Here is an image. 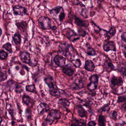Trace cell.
I'll return each mask as SVG.
<instances>
[{"instance_id":"cell-35","label":"cell","mask_w":126,"mask_h":126,"mask_svg":"<svg viewBox=\"0 0 126 126\" xmlns=\"http://www.w3.org/2000/svg\"><path fill=\"white\" fill-rule=\"evenodd\" d=\"M111 119L116 120L118 117V113L115 111H112L109 115Z\"/></svg>"},{"instance_id":"cell-3","label":"cell","mask_w":126,"mask_h":126,"mask_svg":"<svg viewBox=\"0 0 126 126\" xmlns=\"http://www.w3.org/2000/svg\"><path fill=\"white\" fill-rule=\"evenodd\" d=\"M38 25L42 29L44 30L51 29V20L48 17H41L38 20Z\"/></svg>"},{"instance_id":"cell-4","label":"cell","mask_w":126,"mask_h":126,"mask_svg":"<svg viewBox=\"0 0 126 126\" xmlns=\"http://www.w3.org/2000/svg\"><path fill=\"white\" fill-rule=\"evenodd\" d=\"M90 83L87 85V89L90 92L95 90L97 88L98 82V76L97 74H94L89 78Z\"/></svg>"},{"instance_id":"cell-30","label":"cell","mask_w":126,"mask_h":126,"mask_svg":"<svg viewBox=\"0 0 126 126\" xmlns=\"http://www.w3.org/2000/svg\"><path fill=\"white\" fill-rule=\"evenodd\" d=\"M8 54L4 50H0V59L1 60H5L7 58Z\"/></svg>"},{"instance_id":"cell-14","label":"cell","mask_w":126,"mask_h":126,"mask_svg":"<svg viewBox=\"0 0 126 126\" xmlns=\"http://www.w3.org/2000/svg\"><path fill=\"white\" fill-rule=\"evenodd\" d=\"M63 72L64 74L69 76H72L74 73V71L71 66L67 64L63 67Z\"/></svg>"},{"instance_id":"cell-47","label":"cell","mask_w":126,"mask_h":126,"mask_svg":"<svg viewBox=\"0 0 126 126\" xmlns=\"http://www.w3.org/2000/svg\"><path fill=\"white\" fill-rule=\"evenodd\" d=\"M121 109H123L124 111H126V103H125L122 105Z\"/></svg>"},{"instance_id":"cell-5","label":"cell","mask_w":126,"mask_h":126,"mask_svg":"<svg viewBox=\"0 0 126 126\" xmlns=\"http://www.w3.org/2000/svg\"><path fill=\"white\" fill-rule=\"evenodd\" d=\"M63 35L66 38L72 42H75L79 39V38L77 37V33L70 28H66L63 30Z\"/></svg>"},{"instance_id":"cell-12","label":"cell","mask_w":126,"mask_h":126,"mask_svg":"<svg viewBox=\"0 0 126 126\" xmlns=\"http://www.w3.org/2000/svg\"><path fill=\"white\" fill-rule=\"evenodd\" d=\"M44 81L48 86L49 90L57 87L55 85L53 78L50 76H47L44 79Z\"/></svg>"},{"instance_id":"cell-6","label":"cell","mask_w":126,"mask_h":126,"mask_svg":"<svg viewBox=\"0 0 126 126\" xmlns=\"http://www.w3.org/2000/svg\"><path fill=\"white\" fill-rule=\"evenodd\" d=\"M103 48L104 50L106 52L111 51H116V47L115 43L113 41H106L104 43Z\"/></svg>"},{"instance_id":"cell-20","label":"cell","mask_w":126,"mask_h":126,"mask_svg":"<svg viewBox=\"0 0 126 126\" xmlns=\"http://www.w3.org/2000/svg\"><path fill=\"white\" fill-rule=\"evenodd\" d=\"M16 25L18 29L20 30L21 32H24L26 29L27 27V24L23 21L17 22L16 23Z\"/></svg>"},{"instance_id":"cell-22","label":"cell","mask_w":126,"mask_h":126,"mask_svg":"<svg viewBox=\"0 0 126 126\" xmlns=\"http://www.w3.org/2000/svg\"><path fill=\"white\" fill-rule=\"evenodd\" d=\"M58 104L63 108L66 109L69 106L70 103L66 98H61L58 101Z\"/></svg>"},{"instance_id":"cell-52","label":"cell","mask_w":126,"mask_h":126,"mask_svg":"<svg viewBox=\"0 0 126 126\" xmlns=\"http://www.w3.org/2000/svg\"><path fill=\"white\" fill-rule=\"evenodd\" d=\"M26 126V125H19V126Z\"/></svg>"},{"instance_id":"cell-7","label":"cell","mask_w":126,"mask_h":126,"mask_svg":"<svg viewBox=\"0 0 126 126\" xmlns=\"http://www.w3.org/2000/svg\"><path fill=\"white\" fill-rule=\"evenodd\" d=\"M37 110L39 115H41L50 111V107L46 103H41L38 106Z\"/></svg>"},{"instance_id":"cell-27","label":"cell","mask_w":126,"mask_h":126,"mask_svg":"<svg viewBox=\"0 0 126 126\" xmlns=\"http://www.w3.org/2000/svg\"><path fill=\"white\" fill-rule=\"evenodd\" d=\"M7 78V75L5 71L0 70V82L6 80Z\"/></svg>"},{"instance_id":"cell-25","label":"cell","mask_w":126,"mask_h":126,"mask_svg":"<svg viewBox=\"0 0 126 126\" xmlns=\"http://www.w3.org/2000/svg\"><path fill=\"white\" fill-rule=\"evenodd\" d=\"M106 118L105 116L99 115L98 119V124L99 126H106Z\"/></svg>"},{"instance_id":"cell-15","label":"cell","mask_w":126,"mask_h":126,"mask_svg":"<svg viewBox=\"0 0 126 126\" xmlns=\"http://www.w3.org/2000/svg\"><path fill=\"white\" fill-rule=\"evenodd\" d=\"M84 68L89 72H93L94 70L95 66L92 61L87 60L85 62Z\"/></svg>"},{"instance_id":"cell-36","label":"cell","mask_w":126,"mask_h":126,"mask_svg":"<svg viewBox=\"0 0 126 126\" xmlns=\"http://www.w3.org/2000/svg\"><path fill=\"white\" fill-rule=\"evenodd\" d=\"M78 34L79 36L84 37L86 35L87 33L85 30L81 28H79L78 29Z\"/></svg>"},{"instance_id":"cell-21","label":"cell","mask_w":126,"mask_h":126,"mask_svg":"<svg viewBox=\"0 0 126 126\" xmlns=\"http://www.w3.org/2000/svg\"><path fill=\"white\" fill-rule=\"evenodd\" d=\"M22 102L24 104L29 106L32 104V100L29 95L24 94L22 97Z\"/></svg>"},{"instance_id":"cell-24","label":"cell","mask_w":126,"mask_h":126,"mask_svg":"<svg viewBox=\"0 0 126 126\" xmlns=\"http://www.w3.org/2000/svg\"><path fill=\"white\" fill-rule=\"evenodd\" d=\"M104 66L108 72H111L112 70H114V66L112 63H110L108 61H106L104 63Z\"/></svg>"},{"instance_id":"cell-18","label":"cell","mask_w":126,"mask_h":126,"mask_svg":"<svg viewBox=\"0 0 126 126\" xmlns=\"http://www.w3.org/2000/svg\"><path fill=\"white\" fill-rule=\"evenodd\" d=\"M64 10L63 7L60 6H58L52 9L50 11V14L51 16L56 17L57 16L58 14H60Z\"/></svg>"},{"instance_id":"cell-13","label":"cell","mask_w":126,"mask_h":126,"mask_svg":"<svg viewBox=\"0 0 126 126\" xmlns=\"http://www.w3.org/2000/svg\"><path fill=\"white\" fill-rule=\"evenodd\" d=\"M111 83L114 86H120L123 84V81L120 77H116L113 76L111 79Z\"/></svg>"},{"instance_id":"cell-9","label":"cell","mask_w":126,"mask_h":126,"mask_svg":"<svg viewBox=\"0 0 126 126\" xmlns=\"http://www.w3.org/2000/svg\"><path fill=\"white\" fill-rule=\"evenodd\" d=\"M54 61L55 63L58 66L63 67L65 65L66 60V58L62 55H57L55 57Z\"/></svg>"},{"instance_id":"cell-17","label":"cell","mask_w":126,"mask_h":126,"mask_svg":"<svg viewBox=\"0 0 126 126\" xmlns=\"http://www.w3.org/2000/svg\"><path fill=\"white\" fill-rule=\"evenodd\" d=\"M75 23L76 25L81 27H87L88 26V23L86 21L82 20L76 16H75Z\"/></svg>"},{"instance_id":"cell-54","label":"cell","mask_w":126,"mask_h":126,"mask_svg":"<svg viewBox=\"0 0 126 126\" xmlns=\"http://www.w3.org/2000/svg\"><path fill=\"white\" fill-rule=\"evenodd\" d=\"M82 0V1H86V0Z\"/></svg>"},{"instance_id":"cell-2","label":"cell","mask_w":126,"mask_h":126,"mask_svg":"<svg viewBox=\"0 0 126 126\" xmlns=\"http://www.w3.org/2000/svg\"><path fill=\"white\" fill-rule=\"evenodd\" d=\"M62 116V113L57 109H52L49 111L48 115L47 117L46 121L49 125H51L55 120L60 119Z\"/></svg>"},{"instance_id":"cell-8","label":"cell","mask_w":126,"mask_h":126,"mask_svg":"<svg viewBox=\"0 0 126 126\" xmlns=\"http://www.w3.org/2000/svg\"><path fill=\"white\" fill-rule=\"evenodd\" d=\"M13 13L15 15L24 16L27 14V10L21 6L16 5L13 7Z\"/></svg>"},{"instance_id":"cell-10","label":"cell","mask_w":126,"mask_h":126,"mask_svg":"<svg viewBox=\"0 0 126 126\" xmlns=\"http://www.w3.org/2000/svg\"><path fill=\"white\" fill-rule=\"evenodd\" d=\"M86 122L85 120L78 119L75 117H73L70 126H86Z\"/></svg>"},{"instance_id":"cell-11","label":"cell","mask_w":126,"mask_h":126,"mask_svg":"<svg viewBox=\"0 0 126 126\" xmlns=\"http://www.w3.org/2000/svg\"><path fill=\"white\" fill-rule=\"evenodd\" d=\"M20 59L23 63L29 64L31 63V58L30 55L26 52H21L20 54Z\"/></svg>"},{"instance_id":"cell-39","label":"cell","mask_w":126,"mask_h":126,"mask_svg":"<svg viewBox=\"0 0 126 126\" xmlns=\"http://www.w3.org/2000/svg\"><path fill=\"white\" fill-rule=\"evenodd\" d=\"M65 17V14L64 11L60 13L59 15V20L60 21L62 22L64 19Z\"/></svg>"},{"instance_id":"cell-53","label":"cell","mask_w":126,"mask_h":126,"mask_svg":"<svg viewBox=\"0 0 126 126\" xmlns=\"http://www.w3.org/2000/svg\"><path fill=\"white\" fill-rule=\"evenodd\" d=\"M125 117H126V115H125Z\"/></svg>"},{"instance_id":"cell-1","label":"cell","mask_w":126,"mask_h":126,"mask_svg":"<svg viewBox=\"0 0 126 126\" xmlns=\"http://www.w3.org/2000/svg\"><path fill=\"white\" fill-rule=\"evenodd\" d=\"M74 48L72 45L66 43L62 44L59 46V52L60 54L66 57L69 58L72 57V54L74 52Z\"/></svg>"},{"instance_id":"cell-38","label":"cell","mask_w":126,"mask_h":126,"mask_svg":"<svg viewBox=\"0 0 126 126\" xmlns=\"http://www.w3.org/2000/svg\"><path fill=\"white\" fill-rule=\"evenodd\" d=\"M80 15L85 18H88V12L87 10L86 9H83L81 10V12L80 13Z\"/></svg>"},{"instance_id":"cell-23","label":"cell","mask_w":126,"mask_h":126,"mask_svg":"<svg viewBox=\"0 0 126 126\" xmlns=\"http://www.w3.org/2000/svg\"><path fill=\"white\" fill-rule=\"evenodd\" d=\"M13 40L16 45L19 46L21 43V36L18 32H16L13 37Z\"/></svg>"},{"instance_id":"cell-28","label":"cell","mask_w":126,"mask_h":126,"mask_svg":"<svg viewBox=\"0 0 126 126\" xmlns=\"http://www.w3.org/2000/svg\"><path fill=\"white\" fill-rule=\"evenodd\" d=\"M26 89L27 91L32 93L36 92L35 86L34 84L27 85L26 86Z\"/></svg>"},{"instance_id":"cell-31","label":"cell","mask_w":126,"mask_h":126,"mask_svg":"<svg viewBox=\"0 0 126 126\" xmlns=\"http://www.w3.org/2000/svg\"><path fill=\"white\" fill-rule=\"evenodd\" d=\"M110 110L109 104H106L103 106L101 109L98 110V112L102 113L103 112H108Z\"/></svg>"},{"instance_id":"cell-33","label":"cell","mask_w":126,"mask_h":126,"mask_svg":"<svg viewBox=\"0 0 126 126\" xmlns=\"http://www.w3.org/2000/svg\"><path fill=\"white\" fill-rule=\"evenodd\" d=\"M86 52L87 55L90 56H94L96 55V52L94 49L90 47L88 48L87 49Z\"/></svg>"},{"instance_id":"cell-45","label":"cell","mask_w":126,"mask_h":126,"mask_svg":"<svg viewBox=\"0 0 126 126\" xmlns=\"http://www.w3.org/2000/svg\"><path fill=\"white\" fill-rule=\"evenodd\" d=\"M122 47L123 48V53L126 58V46L124 45H122Z\"/></svg>"},{"instance_id":"cell-19","label":"cell","mask_w":126,"mask_h":126,"mask_svg":"<svg viewBox=\"0 0 126 126\" xmlns=\"http://www.w3.org/2000/svg\"><path fill=\"white\" fill-rule=\"evenodd\" d=\"M116 30L115 28L114 27H112L109 31L107 32V33L106 34L105 38H106V41H109L111 38L116 33Z\"/></svg>"},{"instance_id":"cell-48","label":"cell","mask_w":126,"mask_h":126,"mask_svg":"<svg viewBox=\"0 0 126 126\" xmlns=\"http://www.w3.org/2000/svg\"><path fill=\"white\" fill-rule=\"evenodd\" d=\"M2 121H3V120H2V118L1 117L0 115V126L2 123Z\"/></svg>"},{"instance_id":"cell-43","label":"cell","mask_w":126,"mask_h":126,"mask_svg":"<svg viewBox=\"0 0 126 126\" xmlns=\"http://www.w3.org/2000/svg\"><path fill=\"white\" fill-rule=\"evenodd\" d=\"M121 38L122 40L126 43V32L122 33L121 35Z\"/></svg>"},{"instance_id":"cell-46","label":"cell","mask_w":126,"mask_h":126,"mask_svg":"<svg viewBox=\"0 0 126 126\" xmlns=\"http://www.w3.org/2000/svg\"><path fill=\"white\" fill-rule=\"evenodd\" d=\"M8 111L9 112V113L10 114V115L12 116V117L13 118V113H14V111L13 109H9L8 110Z\"/></svg>"},{"instance_id":"cell-42","label":"cell","mask_w":126,"mask_h":126,"mask_svg":"<svg viewBox=\"0 0 126 126\" xmlns=\"http://www.w3.org/2000/svg\"><path fill=\"white\" fill-rule=\"evenodd\" d=\"M37 61L36 60H34L32 61L31 60V63H30L29 65L32 66H37Z\"/></svg>"},{"instance_id":"cell-34","label":"cell","mask_w":126,"mask_h":126,"mask_svg":"<svg viewBox=\"0 0 126 126\" xmlns=\"http://www.w3.org/2000/svg\"><path fill=\"white\" fill-rule=\"evenodd\" d=\"M118 70L123 75L126 77V66H118Z\"/></svg>"},{"instance_id":"cell-37","label":"cell","mask_w":126,"mask_h":126,"mask_svg":"<svg viewBox=\"0 0 126 126\" xmlns=\"http://www.w3.org/2000/svg\"><path fill=\"white\" fill-rule=\"evenodd\" d=\"M126 101V96L123 95V96H119L118 98L117 102L118 103L120 104V103H124Z\"/></svg>"},{"instance_id":"cell-50","label":"cell","mask_w":126,"mask_h":126,"mask_svg":"<svg viewBox=\"0 0 126 126\" xmlns=\"http://www.w3.org/2000/svg\"><path fill=\"white\" fill-rule=\"evenodd\" d=\"M2 30L0 28V37L1 36V34H2Z\"/></svg>"},{"instance_id":"cell-16","label":"cell","mask_w":126,"mask_h":126,"mask_svg":"<svg viewBox=\"0 0 126 126\" xmlns=\"http://www.w3.org/2000/svg\"><path fill=\"white\" fill-rule=\"evenodd\" d=\"M77 113L78 115L81 118L86 117L87 118V112L81 106H78L77 107Z\"/></svg>"},{"instance_id":"cell-32","label":"cell","mask_w":126,"mask_h":126,"mask_svg":"<svg viewBox=\"0 0 126 126\" xmlns=\"http://www.w3.org/2000/svg\"><path fill=\"white\" fill-rule=\"evenodd\" d=\"M71 63L74 65L75 67L78 68L81 65V62L80 59H76V60H71Z\"/></svg>"},{"instance_id":"cell-41","label":"cell","mask_w":126,"mask_h":126,"mask_svg":"<svg viewBox=\"0 0 126 126\" xmlns=\"http://www.w3.org/2000/svg\"><path fill=\"white\" fill-rule=\"evenodd\" d=\"M23 91L21 86L20 85H17L16 87L15 91L17 93H21Z\"/></svg>"},{"instance_id":"cell-55","label":"cell","mask_w":126,"mask_h":126,"mask_svg":"<svg viewBox=\"0 0 126 126\" xmlns=\"http://www.w3.org/2000/svg\"><path fill=\"white\" fill-rule=\"evenodd\" d=\"M1 67H0V70H1Z\"/></svg>"},{"instance_id":"cell-26","label":"cell","mask_w":126,"mask_h":126,"mask_svg":"<svg viewBox=\"0 0 126 126\" xmlns=\"http://www.w3.org/2000/svg\"><path fill=\"white\" fill-rule=\"evenodd\" d=\"M50 94L53 96H59L60 94V92L57 87L49 90Z\"/></svg>"},{"instance_id":"cell-49","label":"cell","mask_w":126,"mask_h":126,"mask_svg":"<svg viewBox=\"0 0 126 126\" xmlns=\"http://www.w3.org/2000/svg\"><path fill=\"white\" fill-rule=\"evenodd\" d=\"M51 29H52L53 30H56V29H57V27H56L54 26L52 27Z\"/></svg>"},{"instance_id":"cell-51","label":"cell","mask_w":126,"mask_h":126,"mask_svg":"<svg viewBox=\"0 0 126 126\" xmlns=\"http://www.w3.org/2000/svg\"><path fill=\"white\" fill-rule=\"evenodd\" d=\"M19 67L18 66H16V69L17 70H18L19 69Z\"/></svg>"},{"instance_id":"cell-40","label":"cell","mask_w":126,"mask_h":126,"mask_svg":"<svg viewBox=\"0 0 126 126\" xmlns=\"http://www.w3.org/2000/svg\"><path fill=\"white\" fill-rule=\"evenodd\" d=\"M25 114H26V117L27 118L29 119L31 118V115H32V112H31V110L29 109H27L26 110V112H25Z\"/></svg>"},{"instance_id":"cell-44","label":"cell","mask_w":126,"mask_h":126,"mask_svg":"<svg viewBox=\"0 0 126 126\" xmlns=\"http://www.w3.org/2000/svg\"><path fill=\"white\" fill-rule=\"evenodd\" d=\"M87 125L88 126H95L96 123L94 121H90L88 123Z\"/></svg>"},{"instance_id":"cell-29","label":"cell","mask_w":126,"mask_h":126,"mask_svg":"<svg viewBox=\"0 0 126 126\" xmlns=\"http://www.w3.org/2000/svg\"><path fill=\"white\" fill-rule=\"evenodd\" d=\"M3 48L6 49L7 51H9L10 53L12 52V45L11 44L9 43H7L4 44L3 46Z\"/></svg>"}]
</instances>
